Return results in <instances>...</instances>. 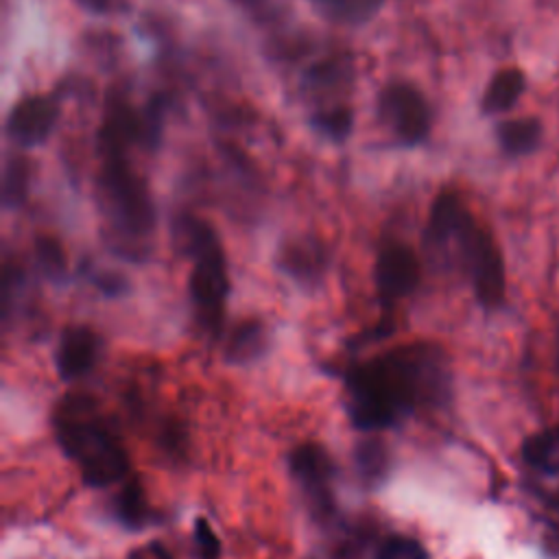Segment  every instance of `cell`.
<instances>
[{
	"label": "cell",
	"instance_id": "1",
	"mask_svg": "<svg viewBox=\"0 0 559 559\" xmlns=\"http://www.w3.org/2000/svg\"><path fill=\"white\" fill-rule=\"evenodd\" d=\"M452 393V369L443 349L417 341L389 349L347 376V413L356 428H391L419 406H439Z\"/></svg>",
	"mask_w": 559,
	"mask_h": 559
},
{
	"label": "cell",
	"instance_id": "2",
	"mask_svg": "<svg viewBox=\"0 0 559 559\" xmlns=\"http://www.w3.org/2000/svg\"><path fill=\"white\" fill-rule=\"evenodd\" d=\"M426 242L465 271L480 306L498 308L502 304L507 288L502 253L459 194L443 192L435 199Z\"/></svg>",
	"mask_w": 559,
	"mask_h": 559
},
{
	"label": "cell",
	"instance_id": "3",
	"mask_svg": "<svg viewBox=\"0 0 559 559\" xmlns=\"http://www.w3.org/2000/svg\"><path fill=\"white\" fill-rule=\"evenodd\" d=\"M52 430L63 454L81 469L85 485L105 487L129 472V454L90 395H66L52 413Z\"/></svg>",
	"mask_w": 559,
	"mask_h": 559
},
{
	"label": "cell",
	"instance_id": "4",
	"mask_svg": "<svg viewBox=\"0 0 559 559\" xmlns=\"http://www.w3.org/2000/svg\"><path fill=\"white\" fill-rule=\"evenodd\" d=\"M179 238L192 258L190 297L197 319L207 330L216 332L223 321V306L229 293L227 262L223 245L214 227L197 216H183L179 223Z\"/></svg>",
	"mask_w": 559,
	"mask_h": 559
},
{
	"label": "cell",
	"instance_id": "5",
	"mask_svg": "<svg viewBox=\"0 0 559 559\" xmlns=\"http://www.w3.org/2000/svg\"><path fill=\"white\" fill-rule=\"evenodd\" d=\"M105 164L98 177L107 218L129 238L151 234L155 205L144 179L129 166L124 151H103Z\"/></svg>",
	"mask_w": 559,
	"mask_h": 559
},
{
	"label": "cell",
	"instance_id": "6",
	"mask_svg": "<svg viewBox=\"0 0 559 559\" xmlns=\"http://www.w3.org/2000/svg\"><path fill=\"white\" fill-rule=\"evenodd\" d=\"M290 472L297 480L314 518L323 520L334 513V461L319 443L297 445L290 454Z\"/></svg>",
	"mask_w": 559,
	"mask_h": 559
},
{
	"label": "cell",
	"instance_id": "7",
	"mask_svg": "<svg viewBox=\"0 0 559 559\" xmlns=\"http://www.w3.org/2000/svg\"><path fill=\"white\" fill-rule=\"evenodd\" d=\"M380 114L402 144H419L430 131V107L424 94L406 83H389L380 94Z\"/></svg>",
	"mask_w": 559,
	"mask_h": 559
},
{
	"label": "cell",
	"instance_id": "8",
	"mask_svg": "<svg viewBox=\"0 0 559 559\" xmlns=\"http://www.w3.org/2000/svg\"><path fill=\"white\" fill-rule=\"evenodd\" d=\"M419 284V260L404 242H389L380 249L376 260V288L382 304L411 295Z\"/></svg>",
	"mask_w": 559,
	"mask_h": 559
},
{
	"label": "cell",
	"instance_id": "9",
	"mask_svg": "<svg viewBox=\"0 0 559 559\" xmlns=\"http://www.w3.org/2000/svg\"><path fill=\"white\" fill-rule=\"evenodd\" d=\"M59 118V105L52 96H26L13 105L7 118V133L20 146L41 144Z\"/></svg>",
	"mask_w": 559,
	"mask_h": 559
},
{
	"label": "cell",
	"instance_id": "10",
	"mask_svg": "<svg viewBox=\"0 0 559 559\" xmlns=\"http://www.w3.org/2000/svg\"><path fill=\"white\" fill-rule=\"evenodd\" d=\"M103 352L100 336L87 325H70L63 330L57 352L55 367L61 380H76L94 369Z\"/></svg>",
	"mask_w": 559,
	"mask_h": 559
},
{
	"label": "cell",
	"instance_id": "11",
	"mask_svg": "<svg viewBox=\"0 0 559 559\" xmlns=\"http://www.w3.org/2000/svg\"><path fill=\"white\" fill-rule=\"evenodd\" d=\"M328 255L314 238H295L280 249V269L295 282H314L325 269Z\"/></svg>",
	"mask_w": 559,
	"mask_h": 559
},
{
	"label": "cell",
	"instance_id": "12",
	"mask_svg": "<svg viewBox=\"0 0 559 559\" xmlns=\"http://www.w3.org/2000/svg\"><path fill=\"white\" fill-rule=\"evenodd\" d=\"M524 87H526V76L520 68L511 66V68L498 70L491 76V81L487 83V90L480 98L483 114L493 116V114H502V111L511 109L518 103V98L522 96Z\"/></svg>",
	"mask_w": 559,
	"mask_h": 559
},
{
	"label": "cell",
	"instance_id": "13",
	"mask_svg": "<svg viewBox=\"0 0 559 559\" xmlns=\"http://www.w3.org/2000/svg\"><path fill=\"white\" fill-rule=\"evenodd\" d=\"M542 135H544L542 122L531 116L509 118L496 127V138L500 148L513 157L533 153L539 146Z\"/></svg>",
	"mask_w": 559,
	"mask_h": 559
},
{
	"label": "cell",
	"instance_id": "14",
	"mask_svg": "<svg viewBox=\"0 0 559 559\" xmlns=\"http://www.w3.org/2000/svg\"><path fill=\"white\" fill-rule=\"evenodd\" d=\"M269 345L266 328L260 321H242L234 328L225 345V358L234 365L253 362L264 354Z\"/></svg>",
	"mask_w": 559,
	"mask_h": 559
},
{
	"label": "cell",
	"instance_id": "15",
	"mask_svg": "<svg viewBox=\"0 0 559 559\" xmlns=\"http://www.w3.org/2000/svg\"><path fill=\"white\" fill-rule=\"evenodd\" d=\"M310 7L334 24H362L371 20L384 0H308Z\"/></svg>",
	"mask_w": 559,
	"mask_h": 559
},
{
	"label": "cell",
	"instance_id": "16",
	"mask_svg": "<svg viewBox=\"0 0 559 559\" xmlns=\"http://www.w3.org/2000/svg\"><path fill=\"white\" fill-rule=\"evenodd\" d=\"M557 454H559V428H546L542 432H535L522 443V459L533 469H539L544 474L559 472Z\"/></svg>",
	"mask_w": 559,
	"mask_h": 559
},
{
	"label": "cell",
	"instance_id": "17",
	"mask_svg": "<svg viewBox=\"0 0 559 559\" xmlns=\"http://www.w3.org/2000/svg\"><path fill=\"white\" fill-rule=\"evenodd\" d=\"M114 511H116L118 520L129 528H142L144 524H148L151 509H148V500L144 496L142 485L135 480L127 483L122 487V491L116 496Z\"/></svg>",
	"mask_w": 559,
	"mask_h": 559
},
{
	"label": "cell",
	"instance_id": "18",
	"mask_svg": "<svg viewBox=\"0 0 559 559\" xmlns=\"http://www.w3.org/2000/svg\"><path fill=\"white\" fill-rule=\"evenodd\" d=\"M354 463H356L358 476L367 485H378L389 472V452L382 441L369 439V441L358 443V448L354 452Z\"/></svg>",
	"mask_w": 559,
	"mask_h": 559
},
{
	"label": "cell",
	"instance_id": "19",
	"mask_svg": "<svg viewBox=\"0 0 559 559\" xmlns=\"http://www.w3.org/2000/svg\"><path fill=\"white\" fill-rule=\"evenodd\" d=\"M28 175H31V164L26 157L22 155L9 157L2 175V201L7 207H15L24 201L28 190Z\"/></svg>",
	"mask_w": 559,
	"mask_h": 559
},
{
	"label": "cell",
	"instance_id": "20",
	"mask_svg": "<svg viewBox=\"0 0 559 559\" xmlns=\"http://www.w3.org/2000/svg\"><path fill=\"white\" fill-rule=\"evenodd\" d=\"M35 260L37 266L41 269V273L52 280V282H61L66 277V253L61 249V245L50 238V236H39L35 240Z\"/></svg>",
	"mask_w": 559,
	"mask_h": 559
},
{
	"label": "cell",
	"instance_id": "21",
	"mask_svg": "<svg viewBox=\"0 0 559 559\" xmlns=\"http://www.w3.org/2000/svg\"><path fill=\"white\" fill-rule=\"evenodd\" d=\"M314 129H319L325 138L334 142H343L354 127V114L347 107H330L323 111H317L312 116Z\"/></svg>",
	"mask_w": 559,
	"mask_h": 559
},
{
	"label": "cell",
	"instance_id": "22",
	"mask_svg": "<svg viewBox=\"0 0 559 559\" xmlns=\"http://www.w3.org/2000/svg\"><path fill=\"white\" fill-rule=\"evenodd\" d=\"M376 559H430L421 542L406 535H391L382 542Z\"/></svg>",
	"mask_w": 559,
	"mask_h": 559
},
{
	"label": "cell",
	"instance_id": "23",
	"mask_svg": "<svg viewBox=\"0 0 559 559\" xmlns=\"http://www.w3.org/2000/svg\"><path fill=\"white\" fill-rule=\"evenodd\" d=\"M192 542H194L197 559H218L221 557V542H218L212 524L205 518L194 520Z\"/></svg>",
	"mask_w": 559,
	"mask_h": 559
},
{
	"label": "cell",
	"instance_id": "24",
	"mask_svg": "<svg viewBox=\"0 0 559 559\" xmlns=\"http://www.w3.org/2000/svg\"><path fill=\"white\" fill-rule=\"evenodd\" d=\"M347 70H349L347 59H343V57L325 59V61L310 68L308 83H312V85H332V83H338L341 79H345Z\"/></svg>",
	"mask_w": 559,
	"mask_h": 559
},
{
	"label": "cell",
	"instance_id": "25",
	"mask_svg": "<svg viewBox=\"0 0 559 559\" xmlns=\"http://www.w3.org/2000/svg\"><path fill=\"white\" fill-rule=\"evenodd\" d=\"M129 559H173L170 552L159 544V542H153L148 546H142V548H135Z\"/></svg>",
	"mask_w": 559,
	"mask_h": 559
},
{
	"label": "cell",
	"instance_id": "26",
	"mask_svg": "<svg viewBox=\"0 0 559 559\" xmlns=\"http://www.w3.org/2000/svg\"><path fill=\"white\" fill-rule=\"evenodd\" d=\"M96 282V286L100 288V290H105L107 295H120L122 290H124V277H120V275H114V273H105V275H100V277H96L94 280Z\"/></svg>",
	"mask_w": 559,
	"mask_h": 559
},
{
	"label": "cell",
	"instance_id": "27",
	"mask_svg": "<svg viewBox=\"0 0 559 559\" xmlns=\"http://www.w3.org/2000/svg\"><path fill=\"white\" fill-rule=\"evenodd\" d=\"M79 2L92 13H114L122 9L120 0H79Z\"/></svg>",
	"mask_w": 559,
	"mask_h": 559
},
{
	"label": "cell",
	"instance_id": "28",
	"mask_svg": "<svg viewBox=\"0 0 559 559\" xmlns=\"http://www.w3.org/2000/svg\"><path fill=\"white\" fill-rule=\"evenodd\" d=\"M234 2H238V4H242V7L253 9V7H262L266 0H234Z\"/></svg>",
	"mask_w": 559,
	"mask_h": 559
},
{
	"label": "cell",
	"instance_id": "29",
	"mask_svg": "<svg viewBox=\"0 0 559 559\" xmlns=\"http://www.w3.org/2000/svg\"><path fill=\"white\" fill-rule=\"evenodd\" d=\"M548 502H550V507H552L555 511H559V489L548 496Z\"/></svg>",
	"mask_w": 559,
	"mask_h": 559
}]
</instances>
